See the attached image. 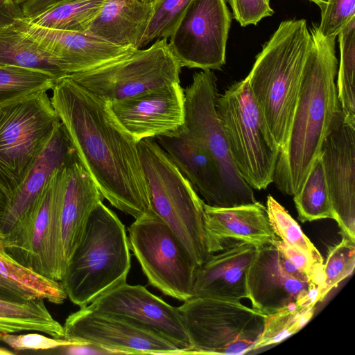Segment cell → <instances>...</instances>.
I'll list each match as a JSON object with an SVG mask.
<instances>
[{"instance_id": "obj_1", "label": "cell", "mask_w": 355, "mask_h": 355, "mask_svg": "<svg viewBox=\"0 0 355 355\" xmlns=\"http://www.w3.org/2000/svg\"><path fill=\"white\" fill-rule=\"evenodd\" d=\"M51 101L76 155L103 198L135 219L151 208L138 142L108 102L69 77L57 80Z\"/></svg>"}, {"instance_id": "obj_2", "label": "cell", "mask_w": 355, "mask_h": 355, "mask_svg": "<svg viewBox=\"0 0 355 355\" xmlns=\"http://www.w3.org/2000/svg\"><path fill=\"white\" fill-rule=\"evenodd\" d=\"M312 43L304 64L289 132L281 148L273 182L293 196L302 187L340 107L335 83L336 37H324L318 26L309 31Z\"/></svg>"}, {"instance_id": "obj_3", "label": "cell", "mask_w": 355, "mask_h": 355, "mask_svg": "<svg viewBox=\"0 0 355 355\" xmlns=\"http://www.w3.org/2000/svg\"><path fill=\"white\" fill-rule=\"evenodd\" d=\"M311 43L305 19L282 21L246 77L280 149L289 132Z\"/></svg>"}, {"instance_id": "obj_4", "label": "cell", "mask_w": 355, "mask_h": 355, "mask_svg": "<svg viewBox=\"0 0 355 355\" xmlns=\"http://www.w3.org/2000/svg\"><path fill=\"white\" fill-rule=\"evenodd\" d=\"M130 250L125 225L100 201L66 264L60 283L67 297L84 307L126 282L131 267Z\"/></svg>"}, {"instance_id": "obj_5", "label": "cell", "mask_w": 355, "mask_h": 355, "mask_svg": "<svg viewBox=\"0 0 355 355\" xmlns=\"http://www.w3.org/2000/svg\"><path fill=\"white\" fill-rule=\"evenodd\" d=\"M137 146L151 208L174 232L199 267L211 255L205 229V202L153 138L140 140Z\"/></svg>"}, {"instance_id": "obj_6", "label": "cell", "mask_w": 355, "mask_h": 355, "mask_svg": "<svg viewBox=\"0 0 355 355\" xmlns=\"http://www.w3.org/2000/svg\"><path fill=\"white\" fill-rule=\"evenodd\" d=\"M216 111L231 156L241 175L252 189H266L273 182L280 148L247 78L218 95Z\"/></svg>"}, {"instance_id": "obj_7", "label": "cell", "mask_w": 355, "mask_h": 355, "mask_svg": "<svg viewBox=\"0 0 355 355\" xmlns=\"http://www.w3.org/2000/svg\"><path fill=\"white\" fill-rule=\"evenodd\" d=\"M66 164L53 172L13 227L1 236L6 252L14 259L36 273L58 282L64 270L60 214Z\"/></svg>"}, {"instance_id": "obj_8", "label": "cell", "mask_w": 355, "mask_h": 355, "mask_svg": "<svg viewBox=\"0 0 355 355\" xmlns=\"http://www.w3.org/2000/svg\"><path fill=\"white\" fill-rule=\"evenodd\" d=\"M59 120L45 90L0 105V189L8 202Z\"/></svg>"}, {"instance_id": "obj_9", "label": "cell", "mask_w": 355, "mask_h": 355, "mask_svg": "<svg viewBox=\"0 0 355 355\" xmlns=\"http://www.w3.org/2000/svg\"><path fill=\"white\" fill-rule=\"evenodd\" d=\"M192 344V354H243L253 350L266 315L240 301L191 297L177 307Z\"/></svg>"}, {"instance_id": "obj_10", "label": "cell", "mask_w": 355, "mask_h": 355, "mask_svg": "<svg viewBox=\"0 0 355 355\" xmlns=\"http://www.w3.org/2000/svg\"><path fill=\"white\" fill-rule=\"evenodd\" d=\"M181 69L167 39L163 38L147 49H135L98 67L67 77L98 98L112 103L180 83Z\"/></svg>"}, {"instance_id": "obj_11", "label": "cell", "mask_w": 355, "mask_h": 355, "mask_svg": "<svg viewBox=\"0 0 355 355\" xmlns=\"http://www.w3.org/2000/svg\"><path fill=\"white\" fill-rule=\"evenodd\" d=\"M128 230L130 248L149 283L178 300L191 298L198 266L171 227L151 209Z\"/></svg>"}, {"instance_id": "obj_12", "label": "cell", "mask_w": 355, "mask_h": 355, "mask_svg": "<svg viewBox=\"0 0 355 355\" xmlns=\"http://www.w3.org/2000/svg\"><path fill=\"white\" fill-rule=\"evenodd\" d=\"M184 91V129L211 154L218 167L228 207L257 202L231 156L217 111L216 77L211 70L193 76Z\"/></svg>"}, {"instance_id": "obj_13", "label": "cell", "mask_w": 355, "mask_h": 355, "mask_svg": "<svg viewBox=\"0 0 355 355\" xmlns=\"http://www.w3.org/2000/svg\"><path fill=\"white\" fill-rule=\"evenodd\" d=\"M232 19L225 0H192L167 39L182 68L220 69Z\"/></svg>"}, {"instance_id": "obj_14", "label": "cell", "mask_w": 355, "mask_h": 355, "mask_svg": "<svg viewBox=\"0 0 355 355\" xmlns=\"http://www.w3.org/2000/svg\"><path fill=\"white\" fill-rule=\"evenodd\" d=\"M87 306L123 319L192 354V344L177 307L144 286L122 282L106 291Z\"/></svg>"}, {"instance_id": "obj_15", "label": "cell", "mask_w": 355, "mask_h": 355, "mask_svg": "<svg viewBox=\"0 0 355 355\" xmlns=\"http://www.w3.org/2000/svg\"><path fill=\"white\" fill-rule=\"evenodd\" d=\"M63 329L64 338L87 343L110 354H186L148 331L87 306L68 315Z\"/></svg>"}, {"instance_id": "obj_16", "label": "cell", "mask_w": 355, "mask_h": 355, "mask_svg": "<svg viewBox=\"0 0 355 355\" xmlns=\"http://www.w3.org/2000/svg\"><path fill=\"white\" fill-rule=\"evenodd\" d=\"M324 176L340 234L355 242V125L340 108L321 146Z\"/></svg>"}, {"instance_id": "obj_17", "label": "cell", "mask_w": 355, "mask_h": 355, "mask_svg": "<svg viewBox=\"0 0 355 355\" xmlns=\"http://www.w3.org/2000/svg\"><path fill=\"white\" fill-rule=\"evenodd\" d=\"M247 287L252 308L266 315L289 306L316 305L320 296L318 286L283 267L279 252L272 243L257 246Z\"/></svg>"}, {"instance_id": "obj_18", "label": "cell", "mask_w": 355, "mask_h": 355, "mask_svg": "<svg viewBox=\"0 0 355 355\" xmlns=\"http://www.w3.org/2000/svg\"><path fill=\"white\" fill-rule=\"evenodd\" d=\"M14 25L50 53L67 77L91 70L135 50L114 45L87 31L49 28L24 17Z\"/></svg>"}, {"instance_id": "obj_19", "label": "cell", "mask_w": 355, "mask_h": 355, "mask_svg": "<svg viewBox=\"0 0 355 355\" xmlns=\"http://www.w3.org/2000/svg\"><path fill=\"white\" fill-rule=\"evenodd\" d=\"M109 104L137 142L177 131L184 124V91L180 83Z\"/></svg>"}, {"instance_id": "obj_20", "label": "cell", "mask_w": 355, "mask_h": 355, "mask_svg": "<svg viewBox=\"0 0 355 355\" xmlns=\"http://www.w3.org/2000/svg\"><path fill=\"white\" fill-rule=\"evenodd\" d=\"M204 221L210 254L238 243L269 244L277 237L270 225L266 207L258 201L232 207L204 203Z\"/></svg>"}, {"instance_id": "obj_21", "label": "cell", "mask_w": 355, "mask_h": 355, "mask_svg": "<svg viewBox=\"0 0 355 355\" xmlns=\"http://www.w3.org/2000/svg\"><path fill=\"white\" fill-rule=\"evenodd\" d=\"M257 246L238 243L211 254L197 269L192 297L248 298L247 275Z\"/></svg>"}, {"instance_id": "obj_22", "label": "cell", "mask_w": 355, "mask_h": 355, "mask_svg": "<svg viewBox=\"0 0 355 355\" xmlns=\"http://www.w3.org/2000/svg\"><path fill=\"white\" fill-rule=\"evenodd\" d=\"M180 173L204 199L205 203L228 207L217 164L208 150L183 128L157 137Z\"/></svg>"}, {"instance_id": "obj_23", "label": "cell", "mask_w": 355, "mask_h": 355, "mask_svg": "<svg viewBox=\"0 0 355 355\" xmlns=\"http://www.w3.org/2000/svg\"><path fill=\"white\" fill-rule=\"evenodd\" d=\"M76 153L71 141L59 120L22 183L8 202L0 227V236L10 232L37 198L53 172L65 165Z\"/></svg>"}, {"instance_id": "obj_24", "label": "cell", "mask_w": 355, "mask_h": 355, "mask_svg": "<svg viewBox=\"0 0 355 355\" xmlns=\"http://www.w3.org/2000/svg\"><path fill=\"white\" fill-rule=\"evenodd\" d=\"M65 167L66 185L60 214L64 268L81 239L92 210L103 199L76 153L67 163Z\"/></svg>"}, {"instance_id": "obj_25", "label": "cell", "mask_w": 355, "mask_h": 355, "mask_svg": "<svg viewBox=\"0 0 355 355\" xmlns=\"http://www.w3.org/2000/svg\"><path fill=\"white\" fill-rule=\"evenodd\" d=\"M153 11V2L105 0L87 32L114 45L138 49Z\"/></svg>"}, {"instance_id": "obj_26", "label": "cell", "mask_w": 355, "mask_h": 355, "mask_svg": "<svg viewBox=\"0 0 355 355\" xmlns=\"http://www.w3.org/2000/svg\"><path fill=\"white\" fill-rule=\"evenodd\" d=\"M17 67L67 77L58 61L14 24L0 28V67Z\"/></svg>"}, {"instance_id": "obj_27", "label": "cell", "mask_w": 355, "mask_h": 355, "mask_svg": "<svg viewBox=\"0 0 355 355\" xmlns=\"http://www.w3.org/2000/svg\"><path fill=\"white\" fill-rule=\"evenodd\" d=\"M37 331L51 337L64 338V329L47 309L44 300L25 302L0 299V333Z\"/></svg>"}, {"instance_id": "obj_28", "label": "cell", "mask_w": 355, "mask_h": 355, "mask_svg": "<svg viewBox=\"0 0 355 355\" xmlns=\"http://www.w3.org/2000/svg\"><path fill=\"white\" fill-rule=\"evenodd\" d=\"M0 277L31 298L60 304L67 297L60 282L48 279L24 266L5 250L0 236Z\"/></svg>"}, {"instance_id": "obj_29", "label": "cell", "mask_w": 355, "mask_h": 355, "mask_svg": "<svg viewBox=\"0 0 355 355\" xmlns=\"http://www.w3.org/2000/svg\"><path fill=\"white\" fill-rule=\"evenodd\" d=\"M105 0H64L46 11L27 19L49 28L85 32L101 9Z\"/></svg>"}, {"instance_id": "obj_30", "label": "cell", "mask_w": 355, "mask_h": 355, "mask_svg": "<svg viewBox=\"0 0 355 355\" xmlns=\"http://www.w3.org/2000/svg\"><path fill=\"white\" fill-rule=\"evenodd\" d=\"M298 219L304 223L322 218H332L331 207L320 156L314 162L304 182L293 195Z\"/></svg>"}, {"instance_id": "obj_31", "label": "cell", "mask_w": 355, "mask_h": 355, "mask_svg": "<svg viewBox=\"0 0 355 355\" xmlns=\"http://www.w3.org/2000/svg\"><path fill=\"white\" fill-rule=\"evenodd\" d=\"M340 64L336 89L346 119L355 125V17L339 33Z\"/></svg>"}, {"instance_id": "obj_32", "label": "cell", "mask_w": 355, "mask_h": 355, "mask_svg": "<svg viewBox=\"0 0 355 355\" xmlns=\"http://www.w3.org/2000/svg\"><path fill=\"white\" fill-rule=\"evenodd\" d=\"M56 80L40 71L0 67V105L33 93L51 89Z\"/></svg>"}, {"instance_id": "obj_33", "label": "cell", "mask_w": 355, "mask_h": 355, "mask_svg": "<svg viewBox=\"0 0 355 355\" xmlns=\"http://www.w3.org/2000/svg\"><path fill=\"white\" fill-rule=\"evenodd\" d=\"M315 309L314 304L289 306L267 315L263 331L253 350L277 344L297 333L311 320Z\"/></svg>"}, {"instance_id": "obj_34", "label": "cell", "mask_w": 355, "mask_h": 355, "mask_svg": "<svg viewBox=\"0 0 355 355\" xmlns=\"http://www.w3.org/2000/svg\"><path fill=\"white\" fill-rule=\"evenodd\" d=\"M266 211L275 234L286 244L296 248L314 259L324 262L323 258L298 223L272 196L267 197Z\"/></svg>"}, {"instance_id": "obj_35", "label": "cell", "mask_w": 355, "mask_h": 355, "mask_svg": "<svg viewBox=\"0 0 355 355\" xmlns=\"http://www.w3.org/2000/svg\"><path fill=\"white\" fill-rule=\"evenodd\" d=\"M192 0H155L153 11L139 49L160 39H168Z\"/></svg>"}, {"instance_id": "obj_36", "label": "cell", "mask_w": 355, "mask_h": 355, "mask_svg": "<svg viewBox=\"0 0 355 355\" xmlns=\"http://www.w3.org/2000/svg\"><path fill=\"white\" fill-rule=\"evenodd\" d=\"M355 266V242L343 236L337 245L329 249L327 257L323 265V286L320 301L337 287L340 282L349 276Z\"/></svg>"}, {"instance_id": "obj_37", "label": "cell", "mask_w": 355, "mask_h": 355, "mask_svg": "<svg viewBox=\"0 0 355 355\" xmlns=\"http://www.w3.org/2000/svg\"><path fill=\"white\" fill-rule=\"evenodd\" d=\"M355 17V0H328L321 10L318 26L326 37H336L345 26Z\"/></svg>"}, {"instance_id": "obj_38", "label": "cell", "mask_w": 355, "mask_h": 355, "mask_svg": "<svg viewBox=\"0 0 355 355\" xmlns=\"http://www.w3.org/2000/svg\"><path fill=\"white\" fill-rule=\"evenodd\" d=\"M271 243L278 249L280 253L286 257L302 275L309 281L318 286L321 293L324 279V262L318 261L302 251L286 244L283 241L279 239L278 237L272 240Z\"/></svg>"}, {"instance_id": "obj_39", "label": "cell", "mask_w": 355, "mask_h": 355, "mask_svg": "<svg viewBox=\"0 0 355 355\" xmlns=\"http://www.w3.org/2000/svg\"><path fill=\"white\" fill-rule=\"evenodd\" d=\"M0 341L10 346L15 352L26 350L58 349L64 345L80 343L71 341L64 338L46 337L36 333L25 334L0 333Z\"/></svg>"}, {"instance_id": "obj_40", "label": "cell", "mask_w": 355, "mask_h": 355, "mask_svg": "<svg viewBox=\"0 0 355 355\" xmlns=\"http://www.w3.org/2000/svg\"><path fill=\"white\" fill-rule=\"evenodd\" d=\"M233 17L243 27L257 25L262 19L273 15L269 0H227Z\"/></svg>"}, {"instance_id": "obj_41", "label": "cell", "mask_w": 355, "mask_h": 355, "mask_svg": "<svg viewBox=\"0 0 355 355\" xmlns=\"http://www.w3.org/2000/svg\"><path fill=\"white\" fill-rule=\"evenodd\" d=\"M23 17L20 6L13 0H0V28L12 25Z\"/></svg>"}, {"instance_id": "obj_42", "label": "cell", "mask_w": 355, "mask_h": 355, "mask_svg": "<svg viewBox=\"0 0 355 355\" xmlns=\"http://www.w3.org/2000/svg\"><path fill=\"white\" fill-rule=\"evenodd\" d=\"M62 1L64 0H27L20 7L24 18L31 19Z\"/></svg>"}, {"instance_id": "obj_43", "label": "cell", "mask_w": 355, "mask_h": 355, "mask_svg": "<svg viewBox=\"0 0 355 355\" xmlns=\"http://www.w3.org/2000/svg\"><path fill=\"white\" fill-rule=\"evenodd\" d=\"M0 299L25 302L33 298L30 297L15 286L0 277Z\"/></svg>"}, {"instance_id": "obj_44", "label": "cell", "mask_w": 355, "mask_h": 355, "mask_svg": "<svg viewBox=\"0 0 355 355\" xmlns=\"http://www.w3.org/2000/svg\"><path fill=\"white\" fill-rule=\"evenodd\" d=\"M8 205V200L3 191L0 189V227L6 214Z\"/></svg>"}, {"instance_id": "obj_45", "label": "cell", "mask_w": 355, "mask_h": 355, "mask_svg": "<svg viewBox=\"0 0 355 355\" xmlns=\"http://www.w3.org/2000/svg\"><path fill=\"white\" fill-rule=\"evenodd\" d=\"M309 1L315 3L320 8V10H322L324 8L328 0H309Z\"/></svg>"}, {"instance_id": "obj_46", "label": "cell", "mask_w": 355, "mask_h": 355, "mask_svg": "<svg viewBox=\"0 0 355 355\" xmlns=\"http://www.w3.org/2000/svg\"><path fill=\"white\" fill-rule=\"evenodd\" d=\"M15 352H12L10 349H8L5 347H0V355H13L15 354Z\"/></svg>"}, {"instance_id": "obj_47", "label": "cell", "mask_w": 355, "mask_h": 355, "mask_svg": "<svg viewBox=\"0 0 355 355\" xmlns=\"http://www.w3.org/2000/svg\"><path fill=\"white\" fill-rule=\"evenodd\" d=\"M15 1V3H17V5L20 6L23 3H24L25 1H26L27 0H13Z\"/></svg>"}, {"instance_id": "obj_48", "label": "cell", "mask_w": 355, "mask_h": 355, "mask_svg": "<svg viewBox=\"0 0 355 355\" xmlns=\"http://www.w3.org/2000/svg\"><path fill=\"white\" fill-rule=\"evenodd\" d=\"M141 1H145V2H152L155 0H141Z\"/></svg>"}]
</instances>
